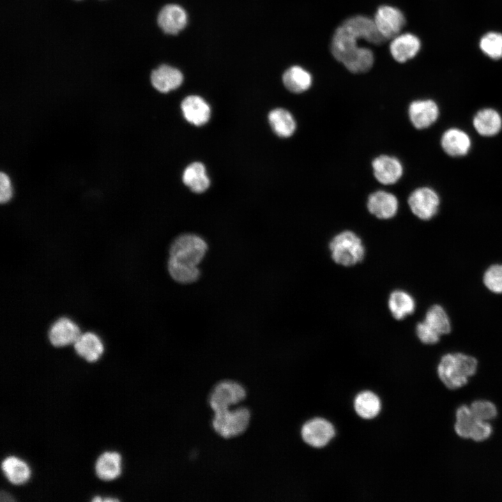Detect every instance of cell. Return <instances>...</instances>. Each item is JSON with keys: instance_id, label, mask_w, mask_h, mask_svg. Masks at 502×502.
<instances>
[{"instance_id": "7c38bea8", "label": "cell", "mask_w": 502, "mask_h": 502, "mask_svg": "<svg viewBox=\"0 0 502 502\" xmlns=\"http://www.w3.org/2000/svg\"><path fill=\"white\" fill-rule=\"evenodd\" d=\"M301 434L307 444L320 448L326 446L334 436L335 429L326 420L314 418L303 426Z\"/></svg>"}, {"instance_id": "5b68a950", "label": "cell", "mask_w": 502, "mask_h": 502, "mask_svg": "<svg viewBox=\"0 0 502 502\" xmlns=\"http://www.w3.org/2000/svg\"><path fill=\"white\" fill-rule=\"evenodd\" d=\"M250 418L251 413L247 407H231L214 411L212 427L220 436L230 439L244 433L250 425Z\"/></svg>"}, {"instance_id": "52a82bcc", "label": "cell", "mask_w": 502, "mask_h": 502, "mask_svg": "<svg viewBox=\"0 0 502 502\" xmlns=\"http://www.w3.org/2000/svg\"><path fill=\"white\" fill-rule=\"evenodd\" d=\"M408 204L412 213L421 220L432 219L438 213L440 199L429 187L415 189L409 196Z\"/></svg>"}, {"instance_id": "836d02e7", "label": "cell", "mask_w": 502, "mask_h": 502, "mask_svg": "<svg viewBox=\"0 0 502 502\" xmlns=\"http://www.w3.org/2000/svg\"><path fill=\"white\" fill-rule=\"evenodd\" d=\"M492 432V428L488 422L476 420L470 439L475 441H485L490 436Z\"/></svg>"}, {"instance_id": "3957f363", "label": "cell", "mask_w": 502, "mask_h": 502, "mask_svg": "<svg viewBox=\"0 0 502 502\" xmlns=\"http://www.w3.org/2000/svg\"><path fill=\"white\" fill-rule=\"evenodd\" d=\"M477 367L478 360L473 356L462 352L447 353L441 356L437 372L443 383L455 390L466 385Z\"/></svg>"}, {"instance_id": "5bb4252c", "label": "cell", "mask_w": 502, "mask_h": 502, "mask_svg": "<svg viewBox=\"0 0 502 502\" xmlns=\"http://www.w3.org/2000/svg\"><path fill=\"white\" fill-rule=\"evenodd\" d=\"M188 17L180 6L169 4L164 6L158 14V23L167 33L176 34L186 25Z\"/></svg>"}, {"instance_id": "f1b7e54d", "label": "cell", "mask_w": 502, "mask_h": 502, "mask_svg": "<svg viewBox=\"0 0 502 502\" xmlns=\"http://www.w3.org/2000/svg\"><path fill=\"white\" fill-rule=\"evenodd\" d=\"M482 283L490 293L502 295V262L490 264L482 275Z\"/></svg>"}, {"instance_id": "6da1fadb", "label": "cell", "mask_w": 502, "mask_h": 502, "mask_svg": "<svg viewBox=\"0 0 502 502\" xmlns=\"http://www.w3.org/2000/svg\"><path fill=\"white\" fill-rule=\"evenodd\" d=\"M360 40L375 45H381L386 40L378 31L374 20L363 15L344 20L335 31L331 40L332 54L353 73H365L374 63L373 52L367 47H360Z\"/></svg>"}, {"instance_id": "1f68e13d", "label": "cell", "mask_w": 502, "mask_h": 502, "mask_svg": "<svg viewBox=\"0 0 502 502\" xmlns=\"http://www.w3.org/2000/svg\"><path fill=\"white\" fill-rule=\"evenodd\" d=\"M469 407L474 418L478 420L488 422L497 415L496 406L489 401H475Z\"/></svg>"}, {"instance_id": "484cf974", "label": "cell", "mask_w": 502, "mask_h": 502, "mask_svg": "<svg viewBox=\"0 0 502 502\" xmlns=\"http://www.w3.org/2000/svg\"><path fill=\"white\" fill-rule=\"evenodd\" d=\"M183 181L185 185L196 193L206 191L210 185L204 165L199 162L189 165L183 174Z\"/></svg>"}, {"instance_id": "7402d4cb", "label": "cell", "mask_w": 502, "mask_h": 502, "mask_svg": "<svg viewBox=\"0 0 502 502\" xmlns=\"http://www.w3.org/2000/svg\"><path fill=\"white\" fill-rule=\"evenodd\" d=\"M268 122L277 136L288 138L296 130V121L290 112L284 108H275L268 114Z\"/></svg>"}, {"instance_id": "4fadbf2b", "label": "cell", "mask_w": 502, "mask_h": 502, "mask_svg": "<svg viewBox=\"0 0 502 502\" xmlns=\"http://www.w3.org/2000/svg\"><path fill=\"white\" fill-rule=\"evenodd\" d=\"M80 330L75 323L68 318L57 319L50 327L49 340L55 347H64L74 344L80 335Z\"/></svg>"}, {"instance_id": "ba28073f", "label": "cell", "mask_w": 502, "mask_h": 502, "mask_svg": "<svg viewBox=\"0 0 502 502\" xmlns=\"http://www.w3.org/2000/svg\"><path fill=\"white\" fill-rule=\"evenodd\" d=\"M374 24L385 40L393 39L400 34L406 20L403 13L391 6H381L374 17Z\"/></svg>"}, {"instance_id": "7a4b0ae2", "label": "cell", "mask_w": 502, "mask_h": 502, "mask_svg": "<svg viewBox=\"0 0 502 502\" xmlns=\"http://www.w3.org/2000/svg\"><path fill=\"white\" fill-rule=\"evenodd\" d=\"M208 250L207 241L195 233L177 236L169 248L167 271L171 278L180 284H191L201 276L199 267Z\"/></svg>"}, {"instance_id": "83f0119b", "label": "cell", "mask_w": 502, "mask_h": 502, "mask_svg": "<svg viewBox=\"0 0 502 502\" xmlns=\"http://www.w3.org/2000/svg\"><path fill=\"white\" fill-rule=\"evenodd\" d=\"M354 408L360 417L366 419L373 418L380 411L381 402L374 393L365 391L356 397Z\"/></svg>"}, {"instance_id": "9c48e42d", "label": "cell", "mask_w": 502, "mask_h": 502, "mask_svg": "<svg viewBox=\"0 0 502 502\" xmlns=\"http://www.w3.org/2000/svg\"><path fill=\"white\" fill-rule=\"evenodd\" d=\"M373 174L376 180L386 185L396 183L402 176L404 167L395 156L382 154L372 161Z\"/></svg>"}, {"instance_id": "d590c367", "label": "cell", "mask_w": 502, "mask_h": 502, "mask_svg": "<svg viewBox=\"0 0 502 502\" xmlns=\"http://www.w3.org/2000/svg\"><path fill=\"white\" fill-rule=\"evenodd\" d=\"M92 501H93V502L102 501V500L101 499L100 497H99V496H96V497H94V498L92 499Z\"/></svg>"}, {"instance_id": "8992f818", "label": "cell", "mask_w": 502, "mask_h": 502, "mask_svg": "<svg viewBox=\"0 0 502 502\" xmlns=\"http://www.w3.org/2000/svg\"><path fill=\"white\" fill-rule=\"evenodd\" d=\"M247 395L245 387L234 380H222L211 390L208 403L213 411L227 409L243 401Z\"/></svg>"}, {"instance_id": "44dd1931", "label": "cell", "mask_w": 502, "mask_h": 502, "mask_svg": "<svg viewBox=\"0 0 502 502\" xmlns=\"http://www.w3.org/2000/svg\"><path fill=\"white\" fill-rule=\"evenodd\" d=\"M76 353L88 362L97 360L103 352V344L95 333L86 332L80 334L74 343Z\"/></svg>"}, {"instance_id": "4316f807", "label": "cell", "mask_w": 502, "mask_h": 502, "mask_svg": "<svg viewBox=\"0 0 502 502\" xmlns=\"http://www.w3.org/2000/svg\"><path fill=\"white\" fill-rule=\"evenodd\" d=\"M1 469L7 480L13 485L27 481L30 471L26 463L15 457H8L1 462Z\"/></svg>"}, {"instance_id": "e575fe53", "label": "cell", "mask_w": 502, "mask_h": 502, "mask_svg": "<svg viewBox=\"0 0 502 502\" xmlns=\"http://www.w3.org/2000/svg\"><path fill=\"white\" fill-rule=\"evenodd\" d=\"M12 197V187L9 177L3 172L0 175V201L6 203Z\"/></svg>"}, {"instance_id": "ac0fdd59", "label": "cell", "mask_w": 502, "mask_h": 502, "mask_svg": "<svg viewBox=\"0 0 502 502\" xmlns=\"http://www.w3.org/2000/svg\"><path fill=\"white\" fill-rule=\"evenodd\" d=\"M423 321L441 337L452 331L451 316L441 303L431 305L425 312Z\"/></svg>"}, {"instance_id": "277c9868", "label": "cell", "mask_w": 502, "mask_h": 502, "mask_svg": "<svg viewBox=\"0 0 502 502\" xmlns=\"http://www.w3.org/2000/svg\"><path fill=\"white\" fill-rule=\"evenodd\" d=\"M329 248L333 260L344 266H351L360 262L365 252L360 238L349 230L336 234L331 239Z\"/></svg>"}, {"instance_id": "cb8c5ba5", "label": "cell", "mask_w": 502, "mask_h": 502, "mask_svg": "<svg viewBox=\"0 0 502 502\" xmlns=\"http://www.w3.org/2000/svg\"><path fill=\"white\" fill-rule=\"evenodd\" d=\"M282 82L289 91L294 93H301L311 87L312 77L302 67L294 66L284 73Z\"/></svg>"}, {"instance_id": "30bf717a", "label": "cell", "mask_w": 502, "mask_h": 502, "mask_svg": "<svg viewBox=\"0 0 502 502\" xmlns=\"http://www.w3.org/2000/svg\"><path fill=\"white\" fill-rule=\"evenodd\" d=\"M439 115V107L432 100H416L412 101L408 107L409 120L418 130L429 127L436 121Z\"/></svg>"}, {"instance_id": "2e32d148", "label": "cell", "mask_w": 502, "mask_h": 502, "mask_svg": "<svg viewBox=\"0 0 502 502\" xmlns=\"http://www.w3.org/2000/svg\"><path fill=\"white\" fill-rule=\"evenodd\" d=\"M184 118L190 123L200 126L206 123L211 116V108L208 103L198 96H187L181 102Z\"/></svg>"}, {"instance_id": "f546056e", "label": "cell", "mask_w": 502, "mask_h": 502, "mask_svg": "<svg viewBox=\"0 0 502 502\" xmlns=\"http://www.w3.org/2000/svg\"><path fill=\"white\" fill-rule=\"evenodd\" d=\"M476 419L473 416L470 407L466 405L459 406L456 411L455 431L458 436L470 439V435Z\"/></svg>"}, {"instance_id": "d6986e66", "label": "cell", "mask_w": 502, "mask_h": 502, "mask_svg": "<svg viewBox=\"0 0 502 502\" xmlns=\"http://www.w3.org/2000/svg\"><path fill=\"white\" fill-rule=\"evenodd\" d=\"M183 77L178 69L167 65H162L154 70L151 75L153 87L162 93H167L177 89L182 84Z\"/></svg>"}, {"instance_id": "d4e9b609", "label": "cell", "mask_w": 502, "mask_h": 502, "mask_svg": "<svg viewBox=\"0 0 502 502\" xmlns=\"http://www.w3.org/2000/svg\"><path fill=\"white\" fill-rule=\"evenodd\" d=\"M120 455L115 452H105L97 459L95 471L97 476L103 480L116 478L121 473Z\"/></svg>"}, {"instance_id": "8fae6325", "label": "cell", "mask_w": 502, "mask_h": 502, "mask_svg": "<svg viewBox=\"0 0 502 502\" xmlns=\"http://www.w3.org/2000/svg\"><path fill=\"white\" fill-rule=\"evenodd\" d=\"M367 207L369 212L376 218L388 220L397 214L399 202L394 194L385 190H376L368 196Z\"/></svg>"}, {"instance_id": "4dcf8cb0", "label": "cell", "mask_w": 502, "mask_h": 502, "mask_svg": "<svg viewBox=\"0 0 502 502\" xmlns=\"http://www.w3.org/2000/svg\"><path fill=\"white\" fill-rule=\"evenodd\" d=\"M480 47L490 58L502 59V34L496 32L487 33L481 38Z\"/></svg>"}, {"instance_id": "ffe728a7", "label": "cell", "mask_w": 502, "mask_h": 502, "mask_svg": "<svg viewBox=\"0 0 502 502\" xmlns=\"http://www.w3.org/2000/svg\"><path fill=\"white\" fill-rule=\"evenodd\" d=\"M473 124L478 134L484 137H492L498 134L501 130L502 119L495 109L485 108L476 114Z\"/></svg>"}, {"instance_id": "603a6c76", "label": "cell", "mask_w": 502, "mask_h": 502, "mask_svg": "<svg viewBox=\"0 0 502 502\" xmlns=\"http://www.w3.org/2000/svg\"><path fill=\"white\" fill-rule=\"evenodd\" d=\"M388 308L392 316L397 320H402L412 314L416 310V301L407 291H393L388 298Z\"/></svg>"}, {"instance_id": "9a60e30c", "label": "cell", "mask_w": 502, "mask_h": 502, "mask_svg": "<svg viewBox=\"0 0 502 502\" xmlns=\"http://www.w3.org/2000/svg\"><path fill=\"white\" fill-rule=\"evenodd\" d=\"M420 48V42L418 38L409 33L397 35L393 38L390 44V54L399 63H404L413 58Z\"/></svg>"}, {"instance_id": "e0dca14e", "label": "cell", "mask_w": 502, "mask_h": 502, "mask_svg": "<svg viewBox=\"0 0 502 502\" xmlns=\"http://www.w3.org/2000/svg\"><path fill=\"white\" fill-rule=\"evenodd\" d=\"M441 145L444 152L452 157L463 156L470 150L471 142L469 136L458 128H450L441 137Z\"/></svg>"}, {"instance_id": "d6a6232c", "label": "cell", "mask_w": 502, "mask_h": 502, "mask_svg": "<svg viewBox=\"0 0 502 502\" xmlns=\"http://www.w3.org/2000/svg\"><path fill=\"white\" fill-rule=\"evenodd\" d=\"M418 340L425 344H435L440 342L441 336L430 328L423 320L418 321L415 328Z\"/></svg>"}]
</instances>
